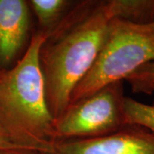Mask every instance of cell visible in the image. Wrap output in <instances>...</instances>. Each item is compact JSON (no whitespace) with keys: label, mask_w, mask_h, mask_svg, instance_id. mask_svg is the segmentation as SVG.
<instances>
[{"label":"cell","mask_w":154,"mask_h":154,"mask_svg":"<svg viewBox=\"0 0 154 154\" xmlns=\"http://www.w3.org/2000/svg\"><path fill=\"white\" fill-rule=\"evenodd\" d=\"M124 126L141 128L154 134V105H147L130 97L122 101Z\"/></svg>","instance_id":"obj_8"},{"label":"cell","mask_w":154,"mask_h":154,"mask_svg":"<svg viewBox=\"0 0 154 154\" xmlns=\"http://www.w3.org/2000/svg\"><path fill=\"white\" fill-rule=\"evenodd\" d=\"M135 94H152L154 91V62L140 68L126 79Z\"/></svg>","instance_id":"obj_10"},{"label":"cell","mask_w":154,"mask_h":154,"mask_svg":"<svg viewBox=\"0 0 154 154\" xmlns=\"http://www.w3.org/2000/svg\"><path fill=\"white\" fill-rule=\"evenodd\" d=\"M69 3L66 0H32L30 2L39 24L46 28L55 25Z\"/></svg>","instance_id":"obj_9"},{"label":"cell","mask_w":154,"mask_h":154,"mask_svg":"<svg viewBox=\"0 0 154 154\" xmlns=\"http://www.w3.org/2000/svg\"><path fill=\"white\" fill-rule=\"evenodd\" d=\"M48 38L46 31L34 34L17 65L0 74V123L29 150L54 154L56 121L40 65V51Z\"/></svg>","instance_id":"obj_1"},{"label":"cell","mask_w":154,"mask_h":154,"mask_svg":"<svg viewBox=\"0 0 154 154\" xmlns=\"http://www.w3.org/2000/svg\"><path fill=\"white\" fill-rule=\"evenodd\" d=\"M123 98L122 82H120L69 105L56 121L57 142L101 137L125 127L122 114Z\"/></svg>","instance_id":"obj_4"},{"label":"cell","mask_w":154,"mask_h":154,"mask_svg":"<svg viewBox=\"0 0 154 154\" xmlns=\"http://www.w3.org/2000/svg\"><path fill=\"white\" fill-rule=\"evenodd\" d=\"M0 154H44L35 151H30V150H12V151H6L2 152Z\"/></svg>","instance_id":"obj_12"},{"label":"cell","mask_w":154,"mask_h":154,"mask_svg":"<svg viewBox=\"0 0 154 154\" xmlns=\"http://www.w3.org/2000/svg\"><path fill=\"white\" fill-rule=\"evenodd\" d=\"M110 1L117 19L137 24L154 22V0Z\"/></svg>","instance_id":"obj_7"},{"label":"cell","mask_w":154,"mask_h":154,"mask_svg":"<svg viewBox=\"0 0 154 154\" xmlns=\"http://www.w3.org/2000/svg\"><path fill=\"white\" fill-rule=\"evenodd\" d=\"M152 94H153V95H154V91H153V93H152ZM153 105H154V101H153Z\"/></svg>","instance_id":"obj_13"},{"label":"cell","mask_w":154,"mask_h":154,"mask_svg":"<svg viewBox=\"0 0 154 154\" xmlns=\"http://www.w3.org/2000/svg\"><path fill=\"white\" fill-rule=\"evenodd\" d=\"M28 6L22 0H0V61L8 63L22 47L28 29Z\"/></svg>","instance_id":"obj_6"},{"label":"cell","mask_w":154,"mask_h":154,"mask_svg":"<svg viewBox=\"0 0 154 154\" xmlns=\"http://www.w3.org/2000/svg\"><path fill=\"white\" fill-rule=\"evenodd\" d=\"M12 150H29L13 137L0 123V152ZM32 151V150H30Z\"/></svg>","instance_id":"obj_11"},{"label":"cell","mask_w":154,"mask_h":154,"mask_svg":"<svg viewBox=\"0 0 154 154\" xmlns=\"http://www.w3.org/2000/svg\"><path fill=\"white\" fill-rule=\"evenodd\" d=\"M152 62H154V22L137 24L113 19L94 65L74 89L69 105L109 85L126 81Z\"/></svg>","instance_id":"obj_3"},{"label":"cell","mask_w":154,"mask_h":154,"mask_svg":"<svg viewBox=\"0 0 154 154\" xmlns=\"http://www.w3.org/2000/svg\"><path fill=\"white\" fill-rule=\"evenodd\" d=\"M115 18L111 1L100 3L42 46L40 65L55 121L68 109L74 89L94 65Z\"/></svg>","instance_id":"obj_2"},{"label":"cell","mask_w":154,"mask_h":154,"mask_svg":"<svg viewBox=\"0 0 154 154\" xmlns=\"http://www.w3.org/2000/svg\"><path fill=\"white\" fill-rule=\"evenodd\" d=\"M54 154H154V134L138 127L122 128L101 137L58 141Z\"/></svg>","instance_id":"obj_5"}]
</instances>
